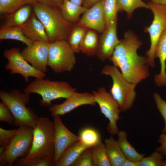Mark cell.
Wrapping results in <instances>:
<instances>
[{
	"mask_svg": "<svg viewBox=\"0 0 166 166\" xmlns=\"http://www.w3.org/2000/svg\"><path fill=\"white\" fill-rule=\"evenodd\" d=\"M140 47L139 44L133 42L121 43L115 47L110 60L113 65L120 69L127 81L136 85L150 75L146 57L137 53Z\"/></svg>",
	"mask_w": 166,
	"mask_h": 166,
	"instance_id": "cell-1",
	"label": "cell"
},
{
	"mask_svg": "<svg viewBox=\"0 0 166 166\" xmlns=\"http://www.w3.org/2000/svg\"><path fill=\"white\" fill-rule=\"evenodd\" d=\"M32 7L34 12L45 27L49 43L66 40L74 24L64 18L60 8L39 2Z\"/></svg>",
	"mask_w": 166,
	"mask_h": 166,
	"instance_id": "cell-2",
	"label": "cell"
},
{
	"mask_svg": "<svg viewBox=\"0 0 166 166\" xmlns=\"http://www.w3.org/2000/svg\"><path fill=\"white\" fill-rule=\"evenodd\" d=\"M55 129L53 122L48 117H39L34 128L33 139L31 149L24 160L49 159L55 156Z\"/></svg>",
	"mask_w": 166,
	"mask_h": 166,
	"instance_id": "cell-3",
	"label": "cell"
},
{
	"mask_svg": "<svg viewBox=\"0 0 166 166\" xmlns=\"http://www.w3.org/2000/svg\"><path fill=\"white\" fill-rule=\"evenodd\" d=\"M30 93L14 89L8 92L0 91V98L8 107L14 118V126H35L39 117L31 109L26 107L30 100Z\"/></svg>",
	"mask_w": 166,
	"mask_h": 166,
	"instance_id": "cell-4",
	"label": "cell"
},
{
	"mask_svg": "<svg viewBox=\"0 0 166 166\" xmlns=\"http://www.w3.org/2000/svg\"><path fill=\"white\" fill-rule=\"evenodd\" d=\"M76 91V89L67 82L51 81L41 78H36L30 82L23 92L40 95L42 97L39 101L40 105L49 107L52 106V101L60 98L66 99Z\"/></svg>",
	"mask_w": 166,
	"mask_h": 166,
	"instance_id": "cell-5",
	"label": "cell"
},
{
	"mask_svg": "<svg viewBox=\"0 0 166 166\" xmlns=\"http://www.w3.org/2000/svg\"><path fill=\"white\" fill-rule=\"evenodd\" d=\"M101 74L111 77L112 85L110 93L118 104L121 111L125 112L133 106L136 97V84L127 81L118 68L114 65H105Z\"/></svg>",
	"mask_w": 166,
	"mask_h": 166,
	"instance_id": "cell-6",
	"label": "cell"
},
{
	"mask_svg": "<svg viewBox=\"0 0 166 166\" xmlns=\"http://www.w3.org/2000/svg\"><path fill=\"white\" fill-rule=\"evenodd\" d=\"M48 66L55 73L70 72L74 67L75 53L66 40L49 43Z\"/></svg>",
	"mask_w": 166,
	"mask_h": 166,
	"instance_id": "cell-7",
	"label": "cell"
},
{
	"mask_svg": "<svg viewBox=\"0 0 166 166\" xmlns=\"http://www.w3.org/2000/svg\"><path fill=\"white\" fill-rule=\"evenodd\" d=\"M34 128L26 126L19 127L6 147L4 165H13L19 157L24 158L29 153L33 139Z\"/></svg>",
	"mask_w": 166,
	"mask_h": 166,
	"instance_id": "cell-8",
	"label": "cell"
},
{
	"mask_svg": "<svg viewBox=\"0 0 166 166\" xmlns=\"http://www.w3.org/2000/svg\"><path fill=\"white\" fill-rule=\"evenodd\" d=\"M148 4L154 18L151 24L144 30L149 33L150 41V48L146 53L147 62L149 66L154 67L156 47L160 37L166 29V6L156 5L150 2Z\"/></svg>",
	"mask_w": 166,
	"mask_h": 166,
	"instance_id": "cell-9",
	"label": "cell"
},
{
	"mask_svg": "<svg viewBox=\"0 0 166 166\" xmlns=\"http://www.w3.org/2000/svg\"><path fill=\"white\" fill-rule=\"evenodd\" d=\"M92 93L101 113L109 121L107 128L108 132L112 135L117 134L119 131L117 123L121 112L118 104L105 87H101Z\"/></svg>",
	"mask_w": 166,
	"mask_h": 166,
	"instance_id": "cell-10",
	"label": "cell"
},
{
	"mask_svg": "<svg viewBox=\"0 0 166 166\" xmlns=\"http://www.w3.org/2000/svg\"><path fill=\"white\" fill-rule=\"evenodd\" d=\"M21 52L20 49L17 48H13L4 51V56L8 61L5 66V69L10 70L12 74L21 75L26 82L29 81V77H30L36 78L45 77V73L36 69L30 65L24 58Z\"/></svg>",
	"mask_w": 166,
	"mask_h": 166,
	"instance_id": "cell-11",
	"label": "cell"
},
{
	"mask_svg": "<svg viewBox=\"0 0 166 166\" xmlns=\"http://www.w3.org/2000/svg\"><path fill=\"white\" fill-rule=\"evenodd\" d=\"M53 117L54 133L55 156L54 166H56L66 149L73 143L80 140L77 136L69 130L63 123L60 116Z\"/></svg>",
	"mask_w": 166,
	"mask_h": 166,
	"instance_id": "cell-12",
	"label": "cell"
},
{
	"mask_svg": "<svg viewBox=\"0 0 166 166\" xmlns=\"http://www.w3.org/2000/svg\"><path fill=\"white\" fill-rule=\"evenodd\" d=\"M49 43L34 42L32 44L26 46L21 52L24 58L33 67L45 73L48 66Z\"/></svg>",
	"mask_w": 166,
	"mask_h": 166,
	"instance_id": "cell-13",
	"label": "cell"
},
{
	"mask_svg": "<svg viewBox=\"0 0 166 166\" xmlns=\"http://www.w3.org/2000/svg\"><path fill=\"white\" fill-rule=\"evenodd\" d=\"M96 105L93 94L89 92H74L62 103L54 104L49 107L51 116H61L68 113L77 107L85 105L95 106Z\"/></svg>",
	"mask_w": 166,
	"mask_h": 166,
	"instance_id": "cell-14",
	"label": "cell"
},
{
	"mask_svg": "<svg viewBox=\"0 0 166 166\" xmlns=\"http://www.w3.org/2000/svg\"><path fill=\"white\" fill-rule=\"evenodd\" d=\"M104 0H101L88 8L76 23L79 26L102 34L106 29L103 12Z\"/></svg>",
	"mask_w": 166,
	"mask_h": 166,
	"instance_id": "cell-15",
	"label": "cell"
},
{
	"mask_svg": "<svg viewBox=\"0 0 166 166\" xmlns=\"http://www.w3.org/2000/svg\"><path fill=\"white\" fill-rule=\"evenodd\" d=\"M117 18L106 28L100 36L96 56L101 61L110 60L116 46L120 42L117 34Z\"/></svg>",
	"mask_w": 166,
	"mask_h": 166,
	"instance_id": "cell-16",
	"label": "cell"
},
{
	"mask_svg": "<svg viewBox=\"0 0 166 166\" xmlns=\"http://www.w3.org/2000/svg\"><path fill=\"white\" fill-rule=\"evenodd\" d=\"M21 26L23 33L29 39L34 42L49 43L44 26L34 12Z\"/></svg>",
	"mask_w": 166,
	"mask_h": 166,
	"instance_id": "cell-17",
	"label": "cell"
},
{
	"mask_svg": "<svg viewBox=\"0 0 166 166\" xmlns=\"http://www.w3.org/2000/svg\"><path fill=\"white\" fill-rule=\"evenodd\" d=\"M155 57L159 58L160 66L159 73L154 76L155 83L159 87H166V29L157 42Z\"/></svg>",
	"mask_w": 166,
	"mask_h": 166,
	"instance_id": "cell-18",
	"label": "cell"
},
{
	"mask_svg": "<svg viewBox=\"0 0 166 166\" xmlns=\"http://www.w3.org/2000/svg\"><path fill=\"white\" fill-rule=\"evenodd\" d=\"M100 37L98 32L88 29L80 45V50L88 57L96 55L99 44Z\"/></svg>",
	"mask_w": 166,
	"mask_h": 166,
	"instance_id": "cell-19",
	"label": "cell"
},
{
	"mask_svg": "<svg viewBox=\"0 0 166 166\" xmlns=\"http://www.w3.org/2000/svg\"><path fill=\"white\" fill-rule=\"evenodd\" d=\"M104 144L111 166H122L126 158L117 141L111 136L105 139Z\"/></svg>",
	"mask_w": 166,
	"mask_h": 166,
	"instance_id": "cell-20",
	"label": "cell"
},
{
	"mask_svg": "<svg viewBox=\"0 0 166 166\" xmlns=\"http://www.w3.org/2000/svg\"><path fill=\"white\" fill-rule=\"evenodd\" d=\"M87 148L80 140L73 143L64 151L56 166H72Z\"/></svg>",
	"mask_w": 166,
	"mask_h": 166,
	"instance_id": "cell-21",
	"label": "cell"
},
{
	"mask_svg": "<svg viewBox=\"0 0 166 166\" xmlns=\"http://www.w3.org/2000/svg\"><path fill=\"white\" fill-rule=\"evenodd\" d=\"M60 8L64 18L73 24L77 23L80 19V15L83 14L88 9L69 0H63Z\"/></svg>",
	"mask_w": 166,
	"mask_h": 166,
	"instance_id": "cell-22",
	"label": "cell"
},
{
	"mask_svg": "<svg viewBox=\"0 0 166 166\" xmlns=\"http://www.w3.org/2000/svg\"><path fill=\"white\" fill-rule=\"evenodd\" d=\"M118 143L126 158L128 160L140 161L144 157L145 154H140L128 140V135L124 131H119L117 134Z\"/></svg>",
	"mask_w": 166,
	"mask_h": 166,
	"instance_id": "cell-23",
	"label": "cell"
},
{
	"mask_svg": "<svg viewBox=\"0 0 166 166\" xmlns=\"http://www.w3.org/2000/svg\"><path fill=\"white\" fill-rule=\"evenodd\" d=\"M32 14L29 5L23 6L12 14L6 15V21L3 27L21 26L29 19Z\"/></svg>",
	"mask_w": 166,
	"mask_h": 166,
	"instance_id": "cell-24",
	"label": "cell"
},
{
	"mask_svg": "<svg viewBox=\"0 0 166 166\" xmlns=\"http://www.w3.org/2000/svg\"><path fill=\"white\" fill-rule=\"evenodd\" d=\"M0 39H11L19 41L30 46L34 42L28 38L23 33L21 26L8 27H1L0 29Z\"/></svg>",
	"mask_w": 166,
	"mask_h": 166,
	"instance_id": "cell-25",
	"label": "cell"
},
{
	"mask_svg": "<svg viewBox=\"0 0 166 166\" xmlns=\"http://www.w3.org/2000/svg\"><path fill=\"white\" fill-rule=\"evenodd\" d=\"M92 157L93 166H111L105 144L101 140L92 147Z\"/></svg>",
	"mask_w": 166,
	"mask_h": 166,
	"instance_id": "cell-26",
	"label": "cell"
},
{
	"mask_svg": "<svg viewBox=\"0 0 166 166\" xmlns=\"http://www.w3.org/2000/svg\"><path fill=\"white\" fill-rule=\"evenodd\" d=\"M88 29L76 23L74 24L66 41L75 53L80 52L79 48L81 43Z\"/></svg>",
	"mask_w": 166,
	"mask_h": 166,
	"instance_id": "cell-27",
	"label": "cell"
},
{
	"mask_svg": "<svg viewBox=\"0 0 166 166\" xmlns=\"http://www.w3.org/2000/svg\"><path fill=\"white\" fill-rule=\"evenodd\" d=\"M80 141L88 147H92L101 140L99 132L91 128H86L80 131L79 135Z\"/></svg>",
	"mask_w": 166,
	"mask_h": 166,
	"instance_id": "cell-28",
	"label": "cell"
},
{
	"mask_svg": "<svg viewBox=\"0 0 166 166\" xmlns=\"http://www.w3.org/2000/svg\"><path fill=\"white\" fill-rule=\"evenodd\" d=\"M117 2L118 10L125 11L129 18L136 9L143 8L149 9L148 4L141 0H117Z\"/></svg>",
	"mask_w": 166,
	"mask_h": 166,
	"instance_id": "cell-29",
	"label": "cell"
},
{
	"mask_svg": "<svg viewBox=\"0 0 166 166\" xmlns=\"http://www.w3.org/2000/svg\"><path fill=\"white\" fill-rule=\"evenodd\" d=\"M103 10L106 28L117 18V0H104Z\"/></svg>",
	"mask_w": 166,
	"mask_h": 166,
	"instance_id": "cell-30",
	"label": "cell"
},
{
	"mask_svg": "<svg viewBox=\"0 0 166 166\" xmlns=\"http://www.w3.org/2000/svg\"><path fill=\"white\" fill-rule=\"evenodd\" d=\"M26 4L23 0H0V13L8 15L13 13Z\"/></svg>",
	"mask_w": 166,
	"mask_h": 166,
	"instance_id": "cell-31",
	"label": "cell"
},
{
	"mask_svg": "<svg viewBox=\"0 0 166 166\" xmlns=\"http://www.w3.org/2000/svg\"><path fill=\"white\" fill-rule=\"evenodd\" d=\"M164 156L156 151L140 161V166H164Z\"/></svg>",
	"mask_w": 166,
	"mask_h": 166,
	"instance_id": "cell-32",
	"label": "cell"
},
{
	"mask_svg": "<svg viewBox=\"0 0 166 166\" xmlns=\"http://www.w3.org/2000/svg\"><path fill=\"white\" fill-rule=\"evenodd\" d=\"M13 165L15 166H54L53 160L49 159L24 160L22 158L16 160Z\"/></svg>",
	"mask_w": 166,
	"mask_h": 166,
	"instance_id": "cell-33",
	"label": "cell"
},
{
	"mask_svg": "<svg viewBox=\"0 0 166 166\" xmlns=\"http://www.w3.org/2000/svg\"><path fill=\"white\" fill-rule=\"evenodd\" d=\"M72 166H93L92 157V147L85 149Z\"/></svg>",
	"mask_w": 166,
	"mask_h": 166,
	"instance_id": "cell-34",
	"label": "cell"
},
{
	"mask_svg": "<svg viewBox=\"0 0 166 166\" xmlns=\"http://www.w3.org/2000/svg\"><path fill=\"white\" fill-rule=\"evenodd\" d=\"M153 97L157 108L164 120V126L162 130V133L166 132V101L163 99L160 95L155 93Z\"/></svg>",
	"mask_w": 166,
	"mask_h": 166,
	"instance_id": "cell-35",
	"label": "cell"
},
{
	"mask_svg": "<svg viewBox=\"0 0 166 166\" xmlns=\"http://www.w3.org/2000/svg\"><path fill=\"white\" fill-rule=\"evenodd\" d=\"M0 121L6 122L10 125L13 124L14 118L10 110L3 102L0 103Z\"/></svg>",
	"mask_w": 166,
	"mask_h": 166,
	"instance_id": "cell-36",
	"label": "cell"
},
{
	"mask_svg": "<svg viewBox=\"0 0 166 166\" xmlns=\"http://www.w3.org/2000/svg\"><path fill=\"white\" fill-rule=\"evenodd\" d=\"M18 130L15 129L8 130L0 128V145L6 147L9 143L10 140L16 133Z\"/></svg>",
	"mask_w": 166,
	"mask_h": 166,
	"instance_id": "cell-37",
	"label": "cell"
},
{
	"mask_svg": "<svg viewBox=\"0 0 166 166\" xmlns=\"http://www.w3.org/2000/svg\"><path fill=\"white\" fill-rule=\"evenodd\" d=\"M160 145L157 147L156 150L160 152L164 156L166 157V132L162 133L157 140Z\"/></svg>",
	"mask_w": 166,
	"mask_h": 166,
	"instance_id": "cell-38",
	"label": "cell"
},
{
	"mask_svg": "<svg viewBox=\"0 0 166 166\" xmlns=\"http://www.w3.org/2000/svg\"><path fill=\"white\" fill-rule=\"evenodd\" d=\"M38 2L52 7L60 8L63 0H38Z\"/></svg>",
	"mask_w": 166,
	"mask_h": 166,
	"instance_id": "cell-39",
	"label": "cell"
},
{
	"mask_svg": "<svg viewBox=\"0 0 166 166\" xmlns=\"http://www.w3.org/2000/svg\"><path fill=\"white\" fill-rule=\"evenodd\" d=\"M101 0H83L82 6L87 9L92 7L93 5Z\"/></svg>",
	"mask_w": 166,
	"mask_h": 166,
	"instance_id": "cell-40",
	"label": "cell"
},
{
	"mask_svg": "<svg viewBox=\"0 0 166 166\" xmlns=\"http://www.w3.org/2000/svg\"><path fill=\"white\" fill-rule=\"evenodd\" d=\"M140 161H134L126 158L122 166H140Z\"/></svg>",
	"mask_w": 166,
	"mask_h": 166,
	"instance_id": "cell-41",
	"label": "cell"
},
{
	"mask_svg": "<svg viewBox=\"0 0 166 166\" xmlns=\"http://www.w3.org/2000/svg\"><path fill=\"white\" fill-rule=\"evenodd\" d=\"M0 147V166L4 165V155L6 150V147L1 145Z\"/></svg>",
	"mask_w": 166,
	"mask_h": 166,
	"instance_id": "cell-42",
	"label": "cell"
},
{
	"mask_svg": "<svg viewBox=\"0 0 166 166\" xmlns=\"http://www.w3.org/2000/svg\"><path fill=\"white\" fill-rule=\"evenodd\" d=\"M150 2L156 5L166 6V0H149Z\"/></svg>",
	"mask_w": 166,
	"mask_h": 166,
	"instance_id": "cell-43",
	"label": "cell"
},
{
	"mask_svg": "<svg viewBox=\"0 0 166 166\" xmlns=\"http://www.w3.org/2000/svg\"><path fill=\"white\" fill-rule=\"evenodd\" d=\"M26 4L34 5L38 2V0H23Z\"/></svg>",
	"mask_w": 166,
	"mask_h": 166,
	"instance_id": "cell-44",
	"label": "cell"
},
{
	"mask_svg": "<svg viewBox=\"0 0 166 166\" xmlns=\"http://www.w3.org/2000/svg\"><path fill=\"white\" fill-rule=\"evenodd\" d=\"M75 3L80 5H81L83 0H69Z\"/></svg>",
	"mask_w": 166,
	"mask_h": 166,
	"instance_id": "cell-45",
	"label": "cell"
}]
</instances>
